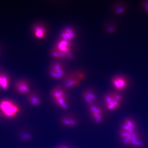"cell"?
I'll use <instances>...</instances> for the list:
<instances>
[{
    "label": "cell",
    "instance_id": "obj_1",
    "mask_svg": "<svg viewBox=\"0 0 148 148\" xmlns=\"http://www.w3.org/2000/svg\"><path fill=\"white\" fill-rule=\"evenodd\" d=\"M51 97L56 105L64 110L69 108L66 89L63 86L58 85L53 88L50 93Z\"/></svg>",
    "mask_w": 148,
    "mask_h": 148
},
{
    "label": "cell",
    "instance_id": "obj_2",
    "mask_svg": "<svg viewBox=\"0 0 148 148\" xmlns=\"http://www.w3.org/2000/svg\"><path fill=\"white\" fill-rule=\"evenodd\" d=\"M19 110L18 106L10 100L4 99L0 101V112L6 117H14L17 115Z\"/></svg>",
    "mask_w": 148,
    "mask_h": 148
},
{
    "label": "cell",
    "instance_id": "obj_3",
    "mask_svg": "<svg viewBox=\"0 0 148 148\" xmlns=\"http://www.w3.org/2000/svg\"><path fill=\"white\" fill-rule=\"evenodd\" d=\"M123 100L121 94L115 92H110L103 97L104 103L108 110L113 111L120 106Z\"/></svg>",
    "mask_w": 148,
    "mask_h": 148
},
{
    "label": "cell",
    "instance_id": "obj_4",
    "mask_svg": "<svg viewBox=\"0 0 148 148\" xmlns=\"http://www.w3.org/2000/svg\"><path fill=\"white\" fill-rule=\"evenodd\" d=\"M85 77V74L81 72L71 73L64 78L62 86L65 89H70L77 87L80 85L81 82Z\"/></svg>",
    "mask_w": 148,
    "mask_h": 148
},
{
    "label": "cell",
    "instance_id": "obj_5",
    "mask_svg": "<svg viewBox=\"0 0 148 148\" xmlns=\"http://www.w3.org/2000/svg\"><path fill=\"white\" fill-rule=\"evenodd\" d=\"M120 135L123 143L127 145L131 144L136 147H140L143 145V143L140 140V137L137 131L130 133L121 131Z\"/></svg>",
    "mask_w": 148,
    "mask_h": 148
},
{
    "label": "cell",
    "instance_id": "obj_6",
    "mask_svg": "<svg viewBox=\"0 0 148 148\" xmlns=\"http://www.w3.org/2000/svg\"><path fill=\"white\" fill-rule=\"evenodd\" d=\"M89 112L93 121L96 123H101L103 120V109L97 103L88 107Z\"/></svg>",
    "mask_w": 148,
    "mask_h": 148
},
{
    "label": "cell",
    "instance_id": "obj_7",
    "mask_svg": "<svg viewBox=\"0 0 148 148\" xmlns=\"http://www.w3.org/2000/svg\"><path fill=\"white\" fill-rule=\"evenodd\" d=\"M50 76L56 80H59L66 76V73L64 67L61 63H53L49 71Z\"/></svg>",
    "mask_w": 148,
    "mask_h": 148
},
{
    "label": "cell",
    "instance_id": "obj_8",
    "mask_svg": "<svg viewBox=\"0 0 148 148\" xmlns=\"http://www.w3.org/2000/svg\"><path fill=\"white\" fill-rule=\"evenodd\" d=\"M82 96L83 101L88 107L97 103V95L93 89L91 88L86 89L82 92Z\"/></svg>",
    "mask_w": 148,
    "mask_h": 148
},
{
    "label": "cell",
    "instance_id": "obj_9",
    "mask_svg": "<svg viewBox=\"0 0 148 148\" xmlns=\"http://www.w3.org/2000/svg\"><path fill=\"white\" fill-rule=\"evenodd\" d=\"M61 124L63 126L67 127H74L78 125V120L74 114L69 113L61 117Z\"/></svg>",
    "mask_w": 148,
    "mask_h": 148
},
{
    "label": "cell",
    "instance_id": "obj_10",
    "mask_svg": "<svg viewBox=\"0 0 148 148\" xmlns=\"http://www.w3.org/2000/svg\"><path fill=\"white\" fill-rule=\"evenodd\" d=\"M112 85L114 88L118 91L124 90L128 85V82L126 79L121 76H116L112 80Z\"/></svg>",
    "mask_w": 148,
    "mask_h": 148
},
{
    "label": "cell",
    "instance_id": "obj_11",
    "mask_svg": "<svg viewBox=\"0 0 148 148\" xmlns=\"http://www.w3.org/2000/svg\"><path fill=\"white\" fill-rule=\"evenodd\" d=\"M121 131L130 133L136 132V124L135 122L131 118L126 119L121 125Z\"/></svg>",
    "mask_w": 148,
    "mask_h": 148
},
{
    "label": "cell",
    "instance_id": "obj_12",
    "mask_svg": "<svg viewBox=\"0 0 148 148\" xmlns=\"http://www.w3.org/2000/svg\"><path fill=\"white\" fill-rule=\"evenodd\" d=\"M14 88L17 92L22 94L28 93L30 91L28 82L24 80H20L14 84Z\"/></svg>",
    "mask_w": 148,
    "mask_h": 148
},
{
    "label": "cell",
    "instance_id": "obj_13",
    "mask_svg": "<svg viewBox=\"0 0 148 148\" xmlns=\"http://www.w3.org/2000/svg\"><path fill=\"white\" fill-rule=\"evenodd\" d=\"M75 33L74 31L70 28L64 29L61 33V40L70 42L74 38Z\"/></svg>",
    "mask_w": 148,
    "mask_h": 148
},
{
    "label": "cell",
    "instance_id": "obj_14",
    "mask_svg": "<svg viewBox=\"0 0 148 148\" xmlns=\"http://www.w3.org/2000/svg\"><path fill=\"white\" fill-rule=\"evenodd\" d=\"M34 35L38 38L43 39L46 35V30L45 28L41 25H36L34 29Z\"/></svg>",
    "mask_w": 148,
    "mask_h": 148
},
{
    "label": "cell",
    "instance_id": "obj_15",
    "mask_svg": "<svg viewBox=\"0 0 148 148\" xmlns=\"http://www.w3.org/2000/svg\"><path fill=\"white\" fill-rule=\"evenodd\" d=\"M28 100L29 103L32 105L38 106L41 103L40 98L35 93H31L29 95Z\"/></svg>",
    "mask_w": 148,
    "mask_h": 148
},
{
    "label": "cell",
    "instance_id": "obj_16",
    "mask_svg": "<svg viewBox=\"0 0 148 148\" xmlns=\"http://www.w3.org/2000/svg\"><path fill=\"white\" fill-rule=\"evenodd\" d=\"M9 85L8 77L5 74H0V88L3 90H6Z\"/></svg>",
    "mask_w": 148,
    "mask_h": 148
},
{
    "label": "cell",
    "instance_id": "obj_17",
    "mask_svg": "<svg viewBox=\"0 0 148 148\" xmlns=\"http://www.w3.org/2000/svg\"><path fill=\"white\" fill-rule=\"evenodd\" d=\"M146 10L148 12V3H147L146 4Z\"/></svg>",
    "mask_w": 148,
    "mask_h": 148
},
{
    "label": "cell",
    "instance_id": "obj_18",
    "mask_svg": "<svg viewBox=\"0 0 148 148\" xmlns=\"http://www.w3.org/2000/svg\"><path fill=\"white\" fill-rule=\"evenodd\" d=\"M60 148H68L66 146H61V147Z\"/></svg>",
    "mask_w": 148,
    "mask_h": 148
}]
</instances>
